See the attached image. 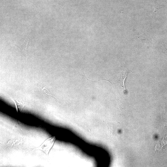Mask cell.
I'll use <instances>...</instances> for the list:
<instances>
[{"instance_id": "8992f818", "label": "cell", "mask_w": 167, "mask_h": 167, "mask_svg": "<svg viewBox=\"0 0 167 167\" xmlns=\"http://www.w3.org/2000/svg\"><path fill=\"white\" fill-rule=\"evenodd\" d=\"M166 6L164 5H158L157 6H154V13H156L160 9H162L166 7Z\"/></svg>"}, {"instance_id": "277c9868", "label": "cell", "mask_w": 167, "mask_h": 167, "mask_svg": "<svg viewBox=\"0 0 167 167\" xmlns=\"http://www.w3.org/2000/svg\"><path fill=\"white\" fill-rule=\"evenodd\" d=\"M15 104L17 111H21L23 109L24 104L22 102H20L16 99L13 100Z\"/></svg>"}, {"instance_id": "3957f363", "label": "cell", "mask_w": 167, "mask_h": 167, "mask_svg": "<svg viewBox=\"0 0 167 167\" xmlns=\"http://www.w3.org/2000/svg\"><path fill=\"white\" fill-rule=\"evenodd\" d=\"M146 32L138 37H135L133 39L140 41L142 42H146L148 41L149 36Z\"/></svg>"}, {"instance_id": "7a4b0ae2", "label": "cell", "mask_w": 167, "mask_h": 167, "mask_svg": "<svg viewBox=\"0 0 167 167\" xmlns=\"http://www.w3.org/2000/svg\"><path fill=\"white\" fill-rule=\"evenodd\" d=\"M129 72L130 71L126 68L123 67L121 69L118 76V80L124 87L125 90V81L128 76Z\"/></svg>"}, {"instance_id": "5b68a950", "label": "cell", "mask_w": 167, "mask_h": 167, "mask_svg": "<svg viewBox=\"0 0 167 167\" xmlns=\"http://www.w3.org/2000/svg\"><path fill=\"white\" fill-rule=\"evenodd\" d=\"M39 87L41 89V90L43 92H44L46 95H49V96L52 97V96L51 93L45 87H42L40 86Z\"/></svg>"}, {"instance_id": "6da1fadb", "label": "cell", "mask_w": 167, "mask_h": 167, "mask_svg": "<svg viewBox=\"0 0 167 167\" xmlns=\"http://www.w3.org/2000/svg\"><path fill=\"white\" fill-rule=\"evenodd\" d=\"M54 138L48 139L45 140L41 145L36 148V150H40L48 156L51 149L54 144L55 141Z\"/></svg>"}]
</instances>
